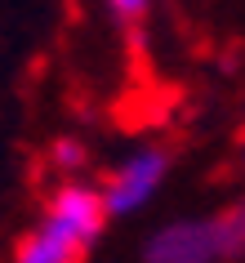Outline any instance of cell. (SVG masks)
I'll return each instance as SVG.
<instances>
[{"mask_svg": "<svg viewBox=\"0 0 245 263\" xmlns=\"http://www.w3.org/2000/svg\"><path fill=\"white\" fill-rule=\"evenodd\" d=\"M107 223L111 214L94 183H58L45 196L41 219L18 236L9 263H85V254L98 246Z\"/></svg>", "mask_w": 245, "mask_h": 263, "instance_id": "1", "label": "cell"}, {"mask_svg": "<svg viewBox=\"0 0 245 263\" xmlns=\"http://www.w3.org/2000/svg\"><path fill=\"white\" fill-rule=\"evenodd\" d=\"M241 259H245V219L236 210L161 223L143 241V263H241Z\"/></svg>", "mask_w": 245, "mask_h": 263, "instance_id": "2", "label": "cell"}, {"mask_svg": "<svg viewBox=\"0 0 245 263\" xmlns=\"http://www.w3.org/2000/svg\"><path fill=\"white\" fill-rule=\"evenodd\" d=\"M169 170H174V156L165 152L161 143H143V147H134L129 156H121V161L107 170V179L98 183L107 214L111 219H134L138 210H147L152 201L161 196Z\"/></svg>", "mask_w": 245, "mask_h": 263, "instance_id": "3", "label": "cell"}, {"mask_svg": "<svg viewBox=\"0 0 245 263\" xmlns=\"http://www.w3.org/2000/svg\"><path fill=\"white\" fill-rule=\"evenodd\" d=\"M45 161H49V170L58 174V183H76L85 170H89V147L67 134V139L49 143V156H45Z\"/></svg>", "mask_w": 245, "mask_h": 263, "instance_id": "4", "label": "cell"}, {"mask_svg": "<svg viewBox=\"0 0 245 263\" xmlns=\"http://www.w3.org/2000/svg\"><path fill=\"white\" fill-rule=\"evenodd\" d=\"M103 5H107V14L116 18V23H143L156 0H103Z\"/></svg>", "mask_w": 245, "mask_h": 263, "instance_id": "5", "label": "cell"}, {"mask_svg": "<svg viewBox=\"0 0 245 263\" xmlns=\"http://www.w3.org/2000/svg\"><path fill=\"white\" fill-rule=\"evenodd\" d=\"M236 214H241V219H245V201H241V205H236Z\"/></svg>", "mask_w": 245, "mask_h": 263, "instance_id": "6", "label": "cell"}, {"mask_svg": "<svg viewBox=\"0 0 245 263\" xmlns=\"http://www.w3.org/2000/svg\"><path fill=\"white\" fill-rule=\"evenodd\" d=\"M241 174H245V147H241Z\"/></svg>", "mask_w": 245, "mask_h": 263, "instance_id": "7", "label": "cell"}]
</instances>
